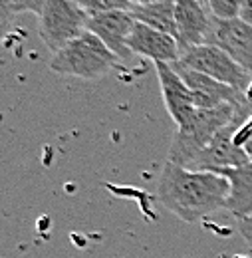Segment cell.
Wrapping results in <instances>:
<instances>
[{
  "instance_id": "1",
  "label": "cell",
  "mask_w": 252,
  "mask_h": 258,
  "mask_svg": "<svg viewBox=\"0 0 252 258\" xmlns=\"http://www.w3.org/2000/svg\"><path fill=\"white\" fill-rule=\"evenodd\" d=\"M230 183L221 173L191 171L165 163L157 183L161 205L185 223H199L213 213L226 209Z\"/></svg>"
},
{
  "instance_id": "2",
  "label": "cell",
  "mask_w": 252,
  "mask_h": 258,
  "mask_svg": "<svg viewBox=\"0 0 252 258\" xmlns=\"http://www.w3.org/2000/svg\"><path fill=\"white\" fill-rule=\"evenodd\" d=\"M252 115L250 105H219L211 109H197L195 115L173 135L167 161L179 167L189 169L197 155L221 133L224 127L232 125L234 121H246Z\"/></svg>"
},
{
  "instance_id": "3",
  "label": "cell",
  "mask_w": 252,
  "mask_h": 258,
  "mask_svg": "<svg viewBox=\"0 0 252 258\" xmlns=\"http://www.w3.org/2000/svg\"><path fill=\"white\" fill-rule=\"evenodd\" d=\"M117 60L119 56H115L94 32L86 30L52 56L50 70L62 76L97 80L109 74L117 66Z\"/></svg>"
},
{
  "instance_id": "4",
  "label": "cell",
  "mask_w": 252,
  "mask_h": 258,
  "mask_svg": "<svg viewBox=\"0 0 252 258\" xmlns=\"http://www.w3.org/2000/svg\"><path fill=\"white\" fill-rule=\"evenodd\" d=\"M179 64L187 66L195 72H201L230 88H236L242 94L252 97V76L219 46L203 44V46L185 48L181 50Z\"/></svg>"
},
{
  "instance_id": "5",
  "label": "cell",
  "mask_w": 252,
  "mask_h": 258,
  "mask_svg": "<svg viewBox=\"0 0 252 258\" xmlns=\"http://www.w3.org/2000/svg\"><path fill=\"white\" fill-rule=\"evenodd\" d=\"M90 14L76 0H50L38 16V30L52 54L88 30Z\"/></svg>"
},
{
  "instance_id": "6",
  "label": "cell",
  "mask_w": 252,
  "mask_h": 258,
  "mask_svg": "<svg viewBox=\"0 0 252 258\" xmlns=\"http://www.w3.org/2000/svg\"><path fill=\"white\" fill-rule=\"evenodd\" d=\"M244 121H234L232 125L224 127L217 137L197 155L191 163V171H211V173H224L228 169L240 167L250 161L246 149L236 141V131Z\"/></svg>"
},
{
  "instance_id": "7",
  "label": "cell",
  "mask_w": 252,
  "mask_h": 258,
  "mask_svg": "<svg viewBox=\"0 0 252 258\" xmlns=\"http://www.w3.org/2000/svg\"><path fill=\"white\" fill-rule=\"evenodd\" d=\"M173 68L179 72V76L191 88L197 109H211V107L228 105V103H232V105H250L252 103V97L242 94L236 88H230L222 82H217V80H213L201 72H195L179 62H175Z\"/></svg>"
},
{
  "instance_id": "8",
  "label": "cell",
  "mask_w": 252,
  "mask_h": 258,
  "mask_svg": "<svg viewBox=\"0 0 252 258\" xmlns=\"http://www.w3.org/2000/svg\"><path fill=\"white\" fill-rule=\"evenodd\" d=\"M207 44L219 46L252 76V26L246 24L242 18H213V28Z\"/></svg>"
},
{
  "instance_id": "9",
  "label": "cell",
  "mask_w": 252,
  "mask_h": 258,
  "mask_svg": "<svg viewBox=\"0 0 252 258\" xmlns=\"http://www.w3.org/2000/svg\"><path fill=\"white\" fill-rule=\"evenodd\" d=\"M165 107L177 127L185 125L197 111L195 96L173 64H155Z\"/></svg>"
},
{
  "instance_id": "10",
  "label": "cell",
  "mask_w": 252,
  "mask_h": 258,
  "mask_svg": "<svg viewBox=\"0 0 252 258\" xmlns=\"http://www.w3.org/2000/svg\"><path fill=\"white\" fill-rule=\"evenodd\" d=\"M175 24L177 42L181 50H185L209 42L213 16L207 12L201 0H175Z\"/></svg>"
},
{
  "instance_id": "11",
  "label": "cell",
  "mask_w": 252,
  "mask_h": 258,
  "mask_svg": "<svg viewBox=\"0 0 252 258\" xmlns=\"http://www.w3.org/2000/svg\"><path fill=\"white\" fill-rule=\"evenodd\" d=\"M127 48L131 54L153 60L155 64H175L181 58V46L175 36L159 32L147 24L137 22L129 36Z\"/></svg>"
},
{
  "instance_id": "12",
  "label": "cell",
  "mask_w": 252,
  "mask_h": 258,
  "mask_svg": "<svg viewBox=\"0 0 252 258\" xmlns=\"http://www.w3.org/2000/svg\"><path fill=\"white\" fill-rule=\"evenodd\" d=\"M135 24L137 20L129 10H113V12L94 14L88 18V30L94 32L119 58H125L131 54L127 42Z\"/></svg>"
},
{
  "instance_id": "13",
  "label": "cell",
  "mask_w": 252,
  "mask_h": 258,
  "mask_svg": "<svg viewBox=\"0 0 252 258\" xmlns=\"http://www.w3.org/2000/svg\"><path fill=\"white\" fill-rule=\"evenodd\" d=\"M230 183V193L226 201V211L236 219H246L252 215V159L240 167L222 173Z\"/></svg>"
},
{
  "instance_id": "14",
  "label": "cell",
  "mask_w": 252,
  "mask_h": 258,
  "mask_svg": "<svg viewBox=\"0 0 252 258\" xmlns=\"http://www.w3.org/2000/svg\"><path fill=\"white\" fill-rule=\"evenodd\" d=\"M133 18L141 24H147L149 28H155L159 32H165L177 38V24H175V0H161L153 4L133 6L129 10Z\"/></svg>"
},
{
  "instance_id": "15",
  "label": "cell",
  "mask_w": 252,
  "mask_h": 258,
  "mask_svg": "<svg viewBox=\"0 0 252 258\" xmlns=\"http://www.w3.org/2000/svg\"><path fill=\"white\" fill-rule=\"evenodd\" d=\"M244 0H207V8L213 18L219 20H234L240 18Z\"/></svg>"
},
{
  "instance_id": "16",
  "label": "cell",
  "mask_w": 252,
  "mask_h": 258,
  "mask_svg": "<svg viewBox=\"0 0 252 258\" xmlns=\"http://www.w3.org/2000/svg\"><path fill=\"white\" fill-rule=\"evenodd\" d=\"M90 16L103 14V12H113V10H131L133 4L127 0H76Z\"/></svg>"
},
{
  "instance_id": "17",
  "label": "cell",
  "mask_w": 252,
  "mask_h": 258,
  "mask_svg": "<svg viewBox=\"0 0 252 258\" xmlns=\"http://www.w3.org/2000/svg\"><path fill=\"white\" fill-rule=\"evenodd\" d=\"M50 0H8V8L14 14H36L40 16Z\"/></svg>"
},
{
  "instance_id": "18",
  "label": "cell",
  "mask_w": 252,
  "mask_h": 258,
  "mask_svg": "<svg viewBox=\"0 0 252 258\" xmlns=\"http://www.w3.org/2000/svg\"><path fill=\"white\" fill-rule=\"evenodd\" d=\"M236 141L246 149V153L252 159V117H248L236 131Z\"/></svg>"
},
{
  "instance_id": "19",
  "label": "cell",
  "mask_w": 252,
  "mask_h": 258,
  "mask_svg": "<svg viewBox=\"0 0 252 258\" xmlns=\"http://www.w3.org/2000/svg\"><path fill=\"white\" fill-rule=\"evenodd\" d=\"M238 232H240V236L244 238V242L252 248V215H248L246 219H240V221H238Z\"/></svg>"
},
{
  "instance_id": "20",
  "label": "cell",
  "mask_w": 252,
  "mask_h": 258,
  "mask_svg": "<svg viewBox=\"0 0 252 258\" xmlns=\"http://www.w3.org/2000/svg\"><path fill=\"white\" fill-rule=\"evenodd\" d=\"M240 18L252 26V0H244V6H242V12H240Z\"/></svg>"
},
{
  "instance_id": "21",
  "label": "cell",
  "mask_w": 252,
  "mask_h": 258,
  "mask_svg": "<svg viewBox=\"0 0 252 258\" xmlns=\"http://www.w3.org/2000/svg\"><path fill=\"white\" fill-rule=\"evenodd\" d=\"M133 6H143V4H153V2H161V0H127Z\"/></svg>"
}]
</instances>
